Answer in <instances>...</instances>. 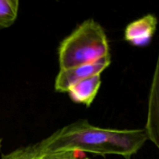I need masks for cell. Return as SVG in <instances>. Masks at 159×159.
I'll return each instance as SVG.
<instances>
[{
  "mask_svg": "<svg viewBox=\"0 0 159 159\" xmlns=\"http://www.w3.org/2000/svg\"><path fill=\"white\" fill-rule=\"evenodd\" d=\"M148 140L144 129L102 128L92 125L86 120H79L56 130L37 143V146L40 152H88L130 159Z\"/></svg>",
  "mask_w": 159,
  "mask_h": 159,
  "instance_id": "1",
  "label": "cell"
},
{
  "mask_svg": "<svg viewBox=\"0 0 159 159\" xmlns=\"http://www.w3.org/2000/svg\"><path fill=\"white\" fill-rule=\"evenodd\" d=\"M110 54L107 34L93 19L79 24L61 42L57 49L60 69L94 63Z\"/></svg>",
  "mask_w": 159,
  "mask_h": 159,
  "instance_id": "2",
  "label": "cell"
},
{
  "mask_svg": "<svg viewBox=\"0 0 159 159\" xmlns=\"http://www.w3.org/2000/svg\"><path fill=\"white\" fill-rule=\"evenodd\" d=\"M111 64V55H107L94 63L67 69H60L54 82L56 92L64 93L77 82L101 75Z\"/></svg>",
  "mask_w": 159,
  "mask_h": 159,
  "instance_id": "3",
  "label": "cell"
},
{
  "mask_svg": "<svg viewBox=\"0 0 159 159\" xmlns=\"http://www.w3.org/2000/svg\"><path fill=\"white\" fill-rule=\"evenodd\" d=\"M158 25L154 14H148L129 23L124 30V40L135 47H145L153 38Z\"/></svg>",
  "mask_w": 159,
  "mask_h": 159,
  "instance_id": "4",
  "label": "cell"
},
{
  "mask_svg": "<svg viewBox=\"0 0 159 159\" xmlns=\"http://www.w3.org/2000/svg\"><path fill=\"white\" fill-rule=\"evenodd\" d=\"M101 84V75H98L77 82L68 90L67 93L73 102L89 107L99 93Z\"/></svg>",
  "mask_w": 159,
  "mask_h": 159,
  "instance_id": "5",
  "label": "cell"
},
{
  "mask_svg": "<svg viewBox=\"0 0 159 159\" xmlns=\"http://www.w3.org/2000/svg\"><path fill=\"white\" fill-rule=\"evenodd\" d=\"M158 63H157L156 69L155 72L154 81L152 82V89L150 93V100H149L148 116L146 128L144 129L147 133L148 138L152 141L157 147H158V113L155 112V108L158 105Z\"/></svg>",
  "mask_w": 159,
  "mask_h": 159,
  "instance_id": "6",
  "label": "cell"
},
{
  "mask_svg": "<svg viewBox=\"0 0 159 159\" xmlns=\"http://www.w3.org/2000/svg\"><path fill=\"white\" fill-rule=\"evenodd\" d=\"M18 0H0V29L10 27L18 16Z\"/></svg>",
  "mask_w": 159,
  "mask_h": 159,
  "instance_id": "7",
  "label": "cell"
},
{
  "mask_svg": "<svg viewBox=\"0 0 159 159\" xmlns=\"http://www.w3.org/2000/svg\"><path fill=\"white\" fill-rule=\"evenodd\" d=\"M40 155V150L37 144L21 147L11 152L5 154L0 159H37Z\"/></svg>",
  "mask_w": 159,
  "mask_h": 159,
  "instance_id": "8",
  "label": "cell"
},
{
  "mask_svg": "<svg viewBox=\"0 0 159 159\" xmlns=\"http://www.w3.org/2000/svg\"><path fill=\"white\" fill-rule=\"evenodd\" d=\"M37 159H90L89 158H81L73 152H40Z\"/></svg>",
  "mask_w": 159,
  "mask_h": 159,
  "instance_id": "9",
  "label": "cell"
},
{
  "mask_svg": "<svg viewBox=\"0 0 159 159\" xmlns=\"http://www.w3.org/2000/svg\"><path fill=\"white\" fill-rule=\"evenodd\" d=\"M2 145V138H0V149H1Z\"/></svg>",
  "mask_w": 159,
  "mask_h": 159,
  "instance_id": "10",
  "label": "cell"
}]
</instances>
